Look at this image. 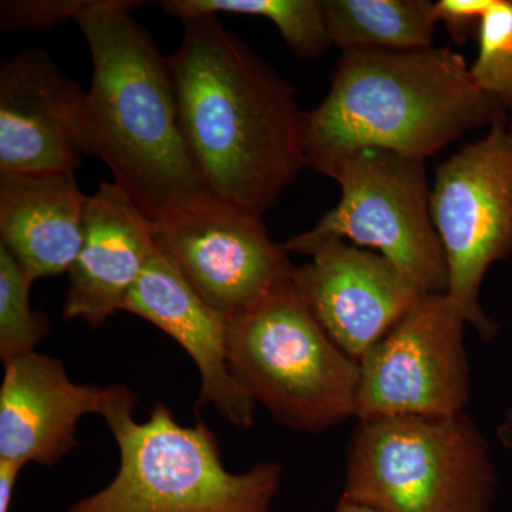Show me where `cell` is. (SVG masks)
<instances>
[{"label":"cell","instance_id":"obj_14","mask_svg":"<svg viewBox=\"0 0 512 512\" xmlns=\"http://www.w3.org/2000/svg\"><path fill=\"white\" fill-rule=\"evenodd\" d=\"M121 311L156 325L194 360L201 377L197 407L211 404L222 419L239 429L254 426L256 404L229 369L228 319L191 288L160 249L128 293Z\"/></svg>","mask_w":512,"mask_h":512},{"label":"cell","instance_id":"obj_15","mask_svg":"<svg viewBox=\"0 0 512 512\" xmlns=\"http://www.w3.org/2000/svg\"><path fill=\"white\" fill-rule=\"evenodd\" d=\"M154 224L116 183L90 195L79 256L69 271L64 320L103 326L123 309L128 293L156 254Z\"/></svg>","mask_w":512,"mask_h":512},{"label":"cell","instance_id":"obj_10","mask_svg":"<svg viewBox=\"0 0 512 512\" xmlns=\"http://www.w3.org/2000/svg\"><path fill=\"white\" fill-rule=\"evenodd\" d=\"M153 224L157 248L227 319L291 281L295 271L288 252L269 237L262 215L208 191L175 205Z\"/></svg>","mask_w":512,"mask_h":512},{"label":"cell","instance_id":"obj_19","mask_svg":"<svg viewBox=\"0 0 512 512\" xmlns=\"http://www.w3.org/2000/svg\"><path fill=\"white\" fill-rule=\"evenodd\" d=\"M33 279L0 247V359L3 363L37 352L49 335V320L30 305Z\"/></svg>","mask_w":512,"mask_h":512},{"label":"cell","instance_id":"obj_23","mask_svg":"<svg viewBox=\"0 0 512 512\" xmlns=\"http://www.w3.org/2000/svg\"><path fill=\"white\" fill-rule=\"evenodd\" d=\"M497 433L501 443L512 450V410L508 412L507 417H505L503 423L498 427Z\"/></svg>","mask_w":512,"mask_h":512},{"label":"cell","instance_id":"obj_9","mask_svg":"<svg viewBox=\"0 0 512 512\" xmlns=\"http://www.w3.org/2000/svg\"><path fill=\"white\" fill-rule=\"evenodd\" d=\"M466 318L447 293H427L360 357L359 421L466 413L470 365Z\"/></svg>","mask_w":512,"mask_h":512},{"label":"cell","instance_id":"obj_17","mask_svg":"<svg viewBox=\"0 0 512 512\" xmlns=\"http://www.w3.org/2000/svg\"><path fill=\"white\" fill-rule=\"evenodd\" d=\"M332 45L360 49L433 47L437 20L429 0H322Z\"/></svg>","mask_w":512,"mask_h":512},{"label":"cell","instance_id":"obj_18","mask_svg":"<svg viewBox=\"0 0 512 512\" xmlns=\"http://www.w3.org/2000/svg\"><path fill=\"white\" fill-rule=\"evenodd\" d=\"M163 8L181 22L224 13L271 20L293 52L308 59L326 55L332 46L322 0H167Z\"/></svg>","mask_w":512,"mask_h":512},{"label":"cell","instance_id":"obj_20","mask_svg":"<svg viewBox=\"0 0 512 512\" xmlns=\"http://www.w3.org/2000/svg\"><path fill=\"white\" fill-rule=\"evenodd\" d=\"M478 53L470 66L478 89L498 110H512V0H494L477 32Z\"/></svg>","mask_w":512,"mask_h":512},{"label":"cell","instance_id":"obj_21","mask_svg":"<svg viewBox=\"0 0 512 512\" xmlns=\"http://www.w3.org/2000/svg\"><path fill=\"white\" fill-rule=\"evenodd\" d=\"M86 0H6L0 3V28L8 32L46 30L76 18Z\"/></svg>","mask_w":512,"mask_h":512},{"label":"cell","instance_id":"obj_11","mask_svg":"<svg viewBox=\"0 0 512 512\" xmlns=\"http://www.w3.org/2000/svg\"><path fill=\"white\" fill-rule=\"evenodd\" d=\"M309 256L292 281L333 342L359 360L427 295L423 286L375 251L308 232L282 245Z\"/></svg>","mask_w":512,"mask_h":512},{"label":"cell","instance_id":"obj_13","mask_svg":"<svg viewBox=\"0 0 512 512\" xmlns=\"http://www.w3.org/2000/svg\"><path fill=\"white\" fill-rule=\"evenodd\" d=\"M113 386L74 383L56 357L35 352L5 363L0 386V460L53 467L79 446L77 426L103 416Z\"/></svg>","mask_w":512,"mask_h":512},{"label":"cell","instance_id":"obj_3","mask_svg":"<svg viewBox=\"0 0 512 512\" xmlns=\"http://www.w3.org/2000/svg\"><path fill=\"white\" fill-rule=\"evenodd\" d=\"M501 116L447 47L348 50L325 100L306 111V157L375 147L426 160Z\"/></svg>","mask_w":512,"mask_h":512},{"label":"cell","instance_id":"obj_16","mask_svg":"<svg viewBox=\"0 0 512 512\" xmlns=\"http://www.w3.org/2000/svg\"><path fill=\"white\" fill-rule=\"evenodd\" d=\"M89 197L74 171L0 174V247L33 281L69 272L82 249Z\"/></svg>","mask_w":512,"mask_h":512},{"label":"cell","instance_id":"obj_2","mask_svg":"<svg viewBox=\"0 0 512 512\" xmlns=\"http://www.w3.org/2000/svg\"><path fill=\"white\" fill-rule=\"evenodd\" d=\"M138 5L86 0L74 18L93 59L82 151L100 158L114 183L156 221L207 190L185 144L170 62L131 18Z\"/></svg>","mask_w":512,"mask_h":512},{"label":"cell","instance_id":"obj_4","mask_svg":"<svg viewBox=\"0 0 512 512\" xmlns=\"http://www.w3.org/2000/svg\"><path fill=\"white\" fill-rule=\"evenodd\" d=\"M137 406L128 387L113 386L101 417L119 447V470L66 512H272L284 477L281 464L261 461L231 473L204 421L183 426L167 404L157 403L140 423Z\"/></svg>","mask_w":512,"mask_h":512},{"label":"cell","instance_id":"obj_7","mask_svg":"<svg viewBox=\"0 0 512 512\" xmlns=\"http://www.w3.org/2000/svg\"><path fill=\"white\" fill-rule=\"evenodd\" d=\"M309 165L342 190L339 204L306 231L309 235L375 249L427 293H447L446 255L431 218L426 160L357 147Z\"/></svg>","mask_w":512,"mask_h":512},{"label":"cell","instance_id":"obj_1","mask_svg":"<svg viewBox=\"0 0 512 512\" xmlns=\"http://www.w3.org/2000/svg\"><path fill=\"white\" fill-rule=\"evenodd\" d=\"M183 23L168 62L192 164L205 190L264 215L309 165L306 111L218 16Z\"/></svg>","mask_w":512,"mask_h":512},{"label":"cell","instance_id":"obj_12","mask_svg":"<svg viewBox=\"0 0 512 512\" xmlns=\"http://www.w3.org/2000/svg\"><path fill=\"white\" fill-rule=\"evenodd\" d=\"M86 92L49 53L25 49L0 69V174L76 171Z\"/></svg>","mask_w":512,"mask_h":512},{"label":"cell","instance_id":"obj_24","mask_svg":"<svg viewBox=\"0 0 512 512\" xmlns=\"http://www.w3.org/2000/svg\"><path fill=\"white\" fill-rule=\"evenodd\" d=\"M335 512H377L370 510V508L363 507V505L352 503V501L340 498L338 505H336Z\"/></svg>","mask_w":512,"mask_h":512},{"label":"cell","instance_id":"obj_5","mask_svg":"<svg viewBox=\"0 0 512 512\" xmlns=\"http://www.w3.org/2000/svg\"><path fill=\"white\" fill-rule=\"evenodd\" d=\"M232 376L282 426L320 433L355 417L359 360L333 342L293 281L228 319Z\"/></svg>","mask_w":512,"mask_h":512},{"label":"cell","instance_id":"obj_8","mask_svg":"<svg viewBox=\"0 0 512 512\" xmlns=\"http://www.w3.org/2000/svg\"><path fill=\"white\" fill-rule=\"evenodd\" d=\"M430 211L446 255L447 295L481 338H495L498 326L480 292L488 269L512 254V126L505 116L437 167Z\"/></svg>","mask_w":512,"mask_h":512},{"label":"cell","instance_id":"obj_6","mask_svg":"<svg viewBox=\"0 0 512 512\" xmlns=\"http://www.w3.org/2000/svg\"><path fill=\"white\" fill-rule=\"evenodd\" d=\"M490 446L467 413L357 423L342 498L377 512H491Z\"/></svg>","mask_w":512,"mask_h":512},{"label":"cell","instance_id":"obj_22","mask_svg":"<svg viewBox=\"0 0 512 512\" xmlns=\"http://www.w3.org/2000/svg\"><path fill=\"white\" fill-rule=\"evenodd\" d=\"M494 5V0H439L434 3L437 23H443L457 45H466L480 29L481 20Z\"/></svg>","mask_w":512,"mask_h":512}]
</instances>
